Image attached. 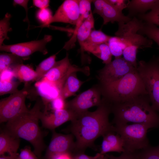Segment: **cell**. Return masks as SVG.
I'll use <instances>...</instances> for the list:
<instances>
[{
	"instance_id": "6da1fadb",
	"label": "cell",
	"mask_w": 159,
	"mask_h": 159,
	"mask_svg": "<svg viewBox=\"0 0 159 159\" xmlns=\"http://www.w3.org/2000/svg\"><path fill=\"white\" fill-rule=\"evenodd\" d=\"M112 105L102 98L100 104L93 112L87 111L77 115L65 129L76 139L75 150L84 151L94 146L95 140L108 132L114 131L109 121Z\"/></svg>"
},
{
	"instance_id": "7a4b0ae2",
	"label": "cell",
	"mask_w": 159,
	"mask_h": 159,
	"mask_svg": "<svg viewBox=\"0 0 159 159\" xmlns=\"http://www.w3.org/2000/svg\"><path fill=\"white\" fill-rule=\"evenodd\" d=\"M43 105L42 101L38 99L32 109L6 122L4 127L15 136L30 143L39 159L46 148L44 134L39 124Z\"/></svg>"
},
{
	"instance_id": "3957f363",
	"label": "cell",
	"mask_w": 159,
	"mask_h": 159,
	"mask_svg": "<svg viewBox=\"0 0 159 159\" xmlns=\"http://www.w3.org/2000/svg\"><path fill=\"white\" fill-rule=\"evenodd\" d=\"M112 105L115 125L132 122L145 124L151 128L159 126V115L152 107L147 95Z\"/></svg>"
},
{
	"instance_id": "277c9868",
	"label": "cell",
	"mask_w": 159,
	"mask_h": 159,
	"mask_svg": "<svg viewBox=\"0 0 159 159\" xmlns=\"http://www.w3.org/2000/svg\"><path fill=\"white\" fill-rule=\"evenodd\" d=\"M98 84L102 98L112 105L123 102L141 95H148L137 69L113 82Z\"/></svg>"
},
{
	"instance_id": "5b68a950",
	"label": "cell",
	"mask_w": 159,
	"mask_h": 159,
	"mask_svg": "<svg viewBox=\"0 0 159 159\" xmlns=\"http://www.w3.org/2000/svg\"><path fill=\"white\" fill-rule=\"evenodd\" d=\"M143 21L134 17L126 23H118V27L115 36L121 38L125 45L123 55V58L137 68V54L138 49L150 47L153 41L138 33Z\"/></svg>"
},
{
	"instance_id": "8992f818",
	"label": "cell",
	"mask_w": 159,
	"mask_h": 159,
	"mask_svg": "<svg viewBox=\"0 0 159 159\" xmlns=\"http://www.w3.org/2000/svg\"><path fill=\"white\" fill-rule=\"evenodd\" d=\"M114 131L118 134L123 141L125 151L134 153L144 150L149 146L147 137L149 126L143 124H116Z\"/></svg>"
},
{
	"instance_id": "52a82bcc",
	"label": "cell",
	"mask_w": 159,
	"mask_h": 159,
	"mask_svg": "<svg viewBox=\"0 0 159 159\" xmlns=\"http://www.w3.org/2000/svg\"><path fill=\"white\" fill-rule=\"evenodd\" d=\"M137 69L144 83L152 107L159 112V57L154 56L148 62L139 61Z\"/></svg>"
},
{
	"instance_id": "ba28073f",
	"label": "cell",
	"mask_w": 159,
	"mask_h": 159,
	"mask_svg": "<svg viewBox=\"0 0 159 159\" xmlns=\"http://www.w3.org/2000/svg\"><path fill=\"white\" fill-rule=\"evenodd\" d=\"M81 72L89 75L90 69L86 66L79 67L70 63L67 53L65 57L57 61L53 67L39 81L38 83H47L57 88L61 92L62 88L68 76L73 72Z\"/></svg>"
},
{
	"instance_id": "9c48e42d",
	"label": "cell",
	"mask_w": 159,
	"mask_h": 159,
	"mask_svg": "<svg viewBox=\"0 0 159 159\" xmlns=\"http://www.w3.org/2000/svg\"><path fill=\"white\" fill-rule=\"evenodd\" d=\"M29 83L24 84L21 90L11 94L0 101V122H7L29 109L25 104V100L29 93Z\"/></svg>"
},
{
	"instance_id": "30bf717a",
	"label": "cell",
	"mask_w": 159,
	"mask_h": 159,
	"mask_svg": "<svg viewBox=\"0 0 159 159\" xmlns=\"http://www.w3.org/2000/svg\"><path fill=\"white\" fill-rule=\"evenodd\" d=\"M102 98L101 90L98 84L67 102L66 109L72 110L77 115L88 111L90 107L98 106Z\"/></svg>"
},
{
	"instance_id": "8fae6325",
	"label": "cell",
	"mask_w": 159,
	"mask_h": 159,
	"mask_svg": "<svg viewBox=\"0 0 159 159\" xmlns=\"http://www.w3.org/2000/svg\"><path fill=\"white\" fill-rule=\"evenodd\" d=\"M137 69L123 57L115 58L98 71L97 77L99 84H108L119 80Z\"/></svg>"
},
{
	"instance_id": "7c38bea8",
	"label": "cell",
	"mask_w": 159,
	"mask_h": 159,
	"mask_svg": "<svg viewBox=\"0 0 159 159\" xmlns=\"http://www.w3.org/2000/svg\"><path fill=\"white\" fill-rule=\"evenodd\" d=\"M52 36L44 35L40 40L16 44L6 45L4 44L0 46L1 51H4L16 54L26 60L34 53L39 52L44 55L48 53L46 46L52 39Z\"/></svg>"
},
{
	"instance_id": "4fadbf2b",
	"label": "cell",
	"mask_w": 159,
	"mask_h": 159,
	"mask_svg": "<svg viewBox=\"0 0 159 159\" xmlns=\"http://www.w3.org/2000/svg\"><path fill=\"white\" fill-rule=\"evenodd\" d=\"M52 137L47 148L45 159H52L55 156L75 150V142L71 133L64 134L52 130Z\"/></svg>"
},
{
	"instance_id": "5bb4252c",
	"label": "cell",
	"mask_w": 159,
	"mask_h": 159,
	"mask_svg": "<svg viewBox=\"0 0 159 159\" xmlns=\"http://www.w3.org/2000/svg\"><path fill=\"white\" fill-rule=\"evenodd\" d=\"M79 0H66L58 7L50 21L75 25L80 15Z\"/></svg>"
},
{
	"instance_id": "9a60e30c",
	"label": "cell",
	"mask_w": 159,
	"mask_h": 159,
	"mask_svg": "<svg viewBox=\"0 0 159 159\" xmlns=\"http://www.w3.org/2000/svg\"><path fill=\"white\" fill-rule=\"evenodd\" d=\"M77 115L68 109L54 110L49 114L42 112L40 120L42 126L52 131L68 121H72Z\"/></svg>"
},
{
	"instance_id": "2e32d148",
	"label": "cell",
	"mask_w": 159,
	"mask_h": 159,
	"mask_svg": "<svg viewBox=\"0 0 159 159\" xmlns=\"http://www.w3.org/2000/svg\"><path fill=\"white\" fill-rule=\"evenodd\" d=\"M20 138L15 136L4 128L0 130V155L8 153L9 155L16 158L20 144Z\"/></svg>"
},
{
	"instance_id": "e0dca14e",
	"label": "cell",
	"mask_w": 159,
	"mask_h": 159,
	"mask_svg": "<svg viewBox=\"0 0 159 159\" xmlns=\"http://www.w3.org/2000/svg\"><path fill=\"white\" fill-rule=\"evenodd\" d=\"M92 1L79 0V17L75 25L73 35L70 39L65 43L63 49L68 50L72 48L74 46L77 40V32L79 28L92 12L91 3L92 2Z\"/></svg>"
},
{
	"instance_id": "ac0fdd59",
	"label": "cell",
	"mask_w": 159,
	"mask_h": 159,
	"mask_svg": "<svg viewBox=\"0 0 159 159\" xmlns=\"http://www.w3.org/2000/svg\"><path fill=\"white\" fill-rule=\"evenodd\" d=\"M103 19V24L109 22L115 21L118 23H126L132 19L128 16L125 15L110 4L107 0H104L102 10L99 15Z\"/></svg>"
},
{
	"instance_id": "d6986e66",
	"label": "cell",
	"mask_w": 159,
	"mask_h": 159,
	"mask_svg": "<svg viewBox=\"0 0 159 159\" xmlns=\"http://www.w3.org/2000/svg\"><path fill=\"white\" fill-rule=\"evenodd\" d=\"M158 7H159V0H128V16L130 18L132 16L135 17V15L145 14L148 10Z\"/></svg>"
},
{
	"instance_id": "ffe728a7",
	"label": "cell",
	"mask_w": 159,
	"mask_h": 159,
	"mask_svg": "<svg viewBox=\"0 0 159 159\" xmlns=\"http://www.w3.org/2000/svg\"><path fill=\"white\" fill-rule=\"evenodd\" d=\"M83 50L84 52L91 53L101 59L105 64L112 61V55L107 42L98 45L84 44Z\"/></svg>"
},
{
	"instance_id": "44dd1931",
	"label": "cell",
	"mask_w": 159,
	"mask_h": 159,
	"mask_svg": "<svg viewBox=\"0 0 159 159\" xmlns=\"http://www.w3.org/2000/svg\"><path fill=\"white\" fill-rule=\"evenodd\" d=\"M10 69L11 70L14 77L21 82L26 84L36 81L37 76L36 72L28 65L19 64Z\"/></svg>"
},
{
	"instance_id": "7402d4cb",
	"label": "cell",
	"mask_w": 159,
	"mask_h": 159,
	"mask_svg": "<svg viewBox=\"0 0 159 159\" xmlns=\"http://www.w3.org/2000/svg\"><path fill=\"white\" fill-rule=\"evenodd\" d=\"M76 73L73 72L68 76L61 90L60 96L65 100L75 95L85 82L78 78Z\"/></svg>"
},
{
	"instance_id": "603a6c76",
	"label": "cell",
	"mask_w": 159,
	"mask_h": 159,
	"mask_svg": "<svg viewBox=\"0 0 159 159\" xmlns=\"http://www.w3.org/2000/svg\"><path fill=\"white\" fill-rule=\"evenodd\" d=\"M95 21L92 12L83 22L77 32V40L80 46L81 52H83L84 43L89 37L94 26Z\"/></svg>"
},
{
	"instance_id": "cb8c5ba5",
	"label": "cell",
	"mask_w": 159,
	"mask_h": 159,
	"mask_svg": "<svg viewBox=\"0 0 159 159\" xmlns=\"http://www.w3.org/2000/svg\"><path fill=\"white\" fill-rule=\"evenodd\" d=\"M25 59L11 53H3L0 54V74L13 66L23 64Z\"/></svg>"
},
{
	"instance_id": "d4e9b609",
	"label": "cell",
	"mask_w": 159,
	"mask_h": 159,
	"mask_svg": "<svg viewBox=\"0 0 159 159\" xmlns=\"http://www.w3.org/2000/svg\"><path fill=\"white\" fill-rule=\"evenodd\" d=\"M115 132H110L103 136L108 145L109 152H114L122 153L125 152L123 147V141L120 135Z\"/></svg>"
},
{
	"instance_id": "484cf974",
	"label": "cell",
	"mask_w": 159,
	"mask_h": 159,
	"mask_svg": "<svg viewBox=\"0 0 159 159\" xmlns=\"http://www.w3.org/2000/svg\"><path fill=\"white\" fill-rule=\"evenodd\" d=\"M57 53L53 54L41 62L37 67L35 72L37 74L36 81L41 79L53 67L55 64L56 55Z\"/></svg>"
},
{
	"instance_id": "4316f807",
	"label": "cell",
	"mask_w": 159,
	"mask_h": 159,
	"mask_svg": "<svg viewBox=\"0 0 159 159\" xmlns=\"http://www.w3.org/2000/svg\"><path fill=\"white\" fill-rule=\"evenodd\" d=\"M138 32L146 36L149 39L154 41L159 47V28L157 26L143 21Z\"/></svg>"
},
{
	"instance_id": "83f0119b",
	"label": "cell",
	"mask_w": 159,
	"mask_h": 159,
	"mask_svg": "<svg viewBox=\"0 0 159 159\" xmlns=\"http://www.w3.org/2000/svg\"><path fill=\"white\" fill-rule=\"evenodd\" d=\"M107 43L112 55L115 58L121 57L126 47L121 38L111 36Z\"/></svg>"
},
{
	"instance_id": "f1b7e54d",
	"label": "cell",
	"mask_w": 159,
	"mask_h": 159,
	"mask_svg": "<svg viewBox=\"0 0 159 159\" xmlns=\"http://www.w3.org/2000/svg\"><path fill=\"white\" fill-rule=\"evenodd\" d=\"M111 37L101 30H93L84 44L98 45L105 43L107 42Z\"/></svg>"
},
{
	"instance_id": "f546056e",
	"label": "cell",
	"mask_w": 159,
	"mask_h": 159,
	"mask_svg": "<svg viewBox=\"0 0 159 159\" xmlns=\"http://www.w3.org/2000/svg\"><path fill=\"white\" fill-rule=\"evenodd\" d=\"M37 20L42 24L37 26L38 27H48L50 25V22L53 17L52 12L48 7L44 9H39L36 14Z\"/></svg>"
},
{
	"instance_id": "4dcf8cb0",
	"label": "cell",
	"mask_w": 159,
	"mask_h": 159,
	"mask_svg": "<svg viewBox=\"0 0 159 159\" xmlns=\"http://www.w3.org/2000/svg\"><path fill=\"white\" fill-rule=\"evenodd\" d=\"M21 82L11 80H0V95L13 94L17 92L18 87Z\"/></svg>"
},
{
	"instance_id": "1f68e13d",
	"label": "cell",
	"mask_w": 159,
	"mask_h": 159,
	"mask_svg": "<svg viewBox=\"0 0 159 159\" xmlns=\"http://www.w3.org/2000/svg\"><path fill=\"white\" fill-rule=\"evenodd\" d=\"M11 17V15L7 13L0 21V46L3 44L5 40L9 39L7 35L8 33L12 30L10 26L9 21Z\"/></svg>"
},
{
	"instance_id": "d6a6232c",
	"label": "cell",
	"mask_w": 159,
	"mask_h": 159,
	"mask_svg": "<svg viewBox=\"0 0 159 159\" xmlns=\"http://www.w3.org/2000/svg\"><path fill=\"white\" fill-rule=\"evenodd\" d=\"M140 20L159 26V7L151 10L148 13L138 15Z\"/></svg>"
},
{
	"instance_id": "836d02e7",
	"label": "cell",
	"mask_w": 159,
	"mask_h": 159,
	"mask_svg": "<svg viewBox=\"0 0 159 159\" xmlns=\"http://www.w3.org/2000/svg\"><path fill=\"white\" fill-rule=\"evenodd\" d=\"M139 159H159V145L149 146L138 153Z\"/></svg>"
},
{
	"instance_id": "e575fe53",
	"label": "cell",
	"mask_w": 159,
	"mask_h": 159,
	"mask_svg": "<svg viewBox=\"0 0 159 159\" xmlns=\"http://www.w3.org/2000/svg\"><path fill=\"white\" fill-rule=\"evenodd\" d=\"M16 159H39L29 147L21 149Z\"/></svg>"
},
{
	"instance_id": "d590c367",
	"label": "cell",
	"mask_w": 159,
	"mask_h": 159,
	"mask_svg": "<svg viewBox=\"0 0 159 159\" xmlns=\"http://www.w3.org/2000/svg\"><path fill=\"white\" fill-rule=\"evenodd\" d=\"M51 102L52 108L53 111L66 109L67 102L60 96Z\"/></svg>"
},
{
	"instance_id": "8d00e7d4",
	"label": "cell",
	"mask_w": 159,
	"mask_h": 159,
	"mask_svg": "<svg viewBox=\"0 0 159 159\" xmlns=\"http://www.w3.org/2000/svg\"><path fill=\"white\" fill-rule=\"evenodd\" d=\"M109 159H139L138 153L136 152L130 153L124 152L118 156H115L112 155L108 156Z\"/></svg>"
},
{
	"instance_id": "74e56055",
	"label": "cell",
	"mask_w": 159,
	"mask_h": 159,
	"mask_svg": "<svg viewBox=\"0 0 159 159\" xmlns=\"http://www.w3.org/2000/svg\"><path fill=\"white\" fill-rule=\"evenodd\" d=\"M107 1L115 8L120 11L122 12V10L128 6L127 0H107Z\"/></svg>"
},
{
	"instance_id": "f35d334b",
	"label": "cell",
	"mask_w": 159,
	"mask_h": 159,
	"mask_svg": "<svg viewBox=\"0 0 159 159\" xmlns=\"http://www.w3.org/2000/svg\"><path fill=\"white\" fill-rule=\"evenodd\" d=\"M29 1V0H14L13 1V3L14 6L19 5L23 7L25 10L26 13V16L25 18L23 19V21L24 22H26L28 23V30H29L30 26L28 16V4Z\"/></svg>"
},
{
	"instance_id": "ab89813d",
	"label": "cell",
	"mask_w": 159,
	"mask_h": 159,
	"mask_svg": "<svg viewBox=\"0 0 159 159\" xmlns=\"http://www.w3.org/2000/svg\"><path fill=\"white\" fill-rule=\"evenodd\" d=\"M50 1L49 0H33V5L39 9H44L48 7Z\"/></svg>"
},
{
	"instance_id": "60d3db41",
	"label": "cell",
	"mask_w": 159,
	"mask_h": 159,
	"mask_svg": "<svg viewBox=\"0 0 159 159\" xmlns=\"http://www.w3.org/2000/svg\"><path fill=\"white\" fill-rule=\"evenodd\" d=\"M101 155L100 153H97L95 155L92 156L80 153L74 156L73 158L74 159H98Z\"/></svg>"
},
{
	"instance_id": "b9f144b4",
	"label": "cell",
	"mask_w": 159,
	"mask_h": 159,
	"mask_svg": "<svg viewBox=\"0 0 159 159\" xmlns=\"http://www.w3.org/2000/svg\"><path fill=\"white\" fill-rule=\"evenodd\" d=\"M71 153H66L58 155L52 159H73Z\"/></svg>"
},
{
	"instance_id": "7bdbcfd3",
	"label": "cell",
	"mask_w": 159,
	"mask_h": 159,
	"mask_svg": "<svg viewBox=\"0 0 159 159\" xmlns=\"http://www.w3.org/2000/svg\"><path fill=\"white\" fill-rule=\"evenodd\" d=\"M16 158L9 155L8 156L5 155L4 154L0 155V159H16Z\"/></svg>"
},
{
	"instance_id": "ee69618b",
	"label": "cell",
	"mask_w": 159,
	"mask_h": 159,
	"mask_svg": "<svg viewBox=\"0 0 159 159\" xmlns=\"http://www.w3.org/2000/svg\"><path fill=\"white\" fill-rule=\"evenodd\" d=\"M100 158V159H107L105 157H104V155H101Z\"/></svg>"
},
{
	"instance_id": "f6af8a7d",
	"label": "cell",
	"mask_w": 159,
	"mask_h": 159,
	"mask_svg": "<svg viewBox=\"0 0 159 159\" xmlns=\"http://www.w3.org/2000/svg\"><path fill=\"white\" fill-rule=\"evenodd\" d=\"M100 157L98 159H100Z\"/></svg>"
},
{
	"instance_id": "bcb514c9",
	"label": "cell",
	"mask_w": 159,
	"mask_h": 159,
	"mask_svg": "<svg viewBox=\"0 0 159 159\" xmlns=\"http://www.w3.org/2000/svg\"><path fill=\"white\" fill-rule=\"evenodd\" d=\"M73 159H74L73 158Z\"/></svg>"
}]
</instances>
